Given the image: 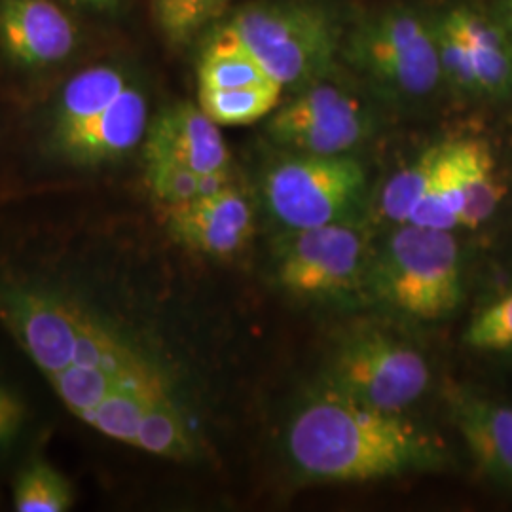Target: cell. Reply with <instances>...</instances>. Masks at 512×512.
Listing matches in <instances>:
<instances>
[{
    "mask_svg": "<svg viewBox=\"0 0 512 512\" xmlns=\"http://www.w3.org/2000/svg\"><path fill=\"white\" fill-rule=\"evenodd\" d=\"M283 86L264 82L230 90H200V107L217 126H247L274 112Z\"/></svg>",
    "mask_w": 512,
    "mask_h": 512,
    "instance_id": "cell-19",
    "label": "cell"
},
{
    "mask_svg": "<svg viewBox=\"0 0 512 512\" xmlns=\"http://www.w3.org/2000/svg\"><path fill=\"white\" fill-rule=\"evenodd\" d=\"M431 384V368L418 349L382 332L353 336L330 366L329 387L368 408L399 414Z\"/></svg>",
    "mask_w": 512,
    "mask_h": 512,
    "instance_id": "cell-7",
    "label": "cell"
},
{
    "mask_svg": "<svg viewBox=\"0 0 512 512\" xmlns=\"http://www.w3.org/2000/svg\"><path fill=\"white\" fill-rule=\"evenodd\" d=\"M228 0H154V19L171 42H186L219 18Z\"/></svg>",
    "mask_w": 512,
    "mask_h": 512,
    "instance_id": "cell-24",
    "label": "cell"
},
{
    "mask_svg": "<svg viewBox=\"0 0 512 512\" xmlns=\"http://www.w3.org/2000/svg\"><path fill=\"white\" fill-rule=\"evenodd\" d=\"M380 298L404 315L437 321L458 310L463 298V258L448 230L401 224L374 268Z\"/></svg>",
    "mask_w": 512,
    "mask_h": 512,
    "instance_id": "cell-3",
    "label": "cell"
},
{
    "mask_svg": "<svg viewBox=\"0 0 512 512\" xmlns=\"http://www.w3.org/2000/svg\"><path fill=\"white\" fill-rule=\"evenodd\" d=\"M148 158L171 160L198 173L230 169V152L219 126L192 103L173 105L154 118L147 129Z\"/></svg>",
    "mask_w": 512,
    "mask_h": 512,
    "instance_id": "cell-12",
    "label": "cell"
},
{
    "mask_svg": "<svg viewBox=\"0 0 512 512\" xmlns=\"http://www.w3.org/2000/svg\"><path fill=\"white\" fill-rule=\"evenodd\" d=\"M128 86L126 74L107 65L76 74L59 97L54 124L55 141L73 135L74 131L92 122L103 110L109 109Z\"/></svg>",
    "mask_w": 512,
    "mask_h": 512,
    "instance_id": "cell-17",
    "label": "cell"
},
{
    "mask_svg": "<svg viewBox=\"0 0 512 512\" xmlns=\"http://www.w3.org/2000/svg\"><path fill=\"white\" fill-rule=\"evenodd\" d=\"M165 217L169 232L203 255H236L255 232L251 203L234 184L192 202L167 205Z\"/></svg>",
    "mask_w": 512,
    "mask_h": 512,
    "instance_id": "cell-10",
    "label": "cell"
},
{
    "mask_svg": "<svg viewBox=\"0 0 512 512\" xmlns=\"http://www.w3.org/2000/svg\"><path fill=\"white\" fill-rule=\"evenodd\" d=\"M147 184L150 192L167 207L215 194L230 186L232 179L230 169L215 173H198L171 160L148 158Z\"/></svg>",
    "mask_w": 512,
    "mask_h": 512,
    "instance_id": "cell-20",
    "label": "cell"
},
{
    "mask_svg": "<svg viewBox=\"0 0 512 512\" xmlns=\"http://www.w3.org/2000/svg\"><path fill=\"white\" fill-rule=\"evenodd\" d=\"M444 19L456 29L467 48L475 80V95H511L512 48L503 27L465 6L452 10Z\"/></svg>",
    "mask_w": 512,
    "mask_h": 512,
    "instance_id": "cell-15",
    "label": "cell"
},
{
    "mask_svg": "<svg viewBox=\"0 0 512 512\" xmlns=\"http://www.w3.org/2000/svg\"><path fill=\"white\" fill-rule=\"evenodd\" d=\"M463 340L476 351H512V289L497 296L476 313L475 319L465 330Z\"/></svg>",
    "mask_w": 512,
    "mask_h": 512,
    "instance_id": "cell-25",
    "label": "cell"
},
{
    "mask_svg": "<svg viewBox=\"0 0 512 512\" xmlns=\"http://www.w3.org/2000/svg\"><path fill=\"white\" fill-rule=\"evenodd\" d=\"M76 44V25L54 0H0V48L16 65H57Z\"/></svg>",
    "mask_w": 512,
    "mask_h": 512,
    "instance_id": "cell-11",
    "label": "cell"
},
{
    "mask_svg": "<svg viewBox=\"0 0 512 512\" xmlns=\"http://www.w3.org/2000/svg\"><path fill=\"white\" fill-rule=\"evenodd\" d=\"M198 82L200 90H230L274 80H270L268 74L262 71L234 31L224 25L203 52Z\"/></svg>",
    "mask_w": 512,
    "mask_h": 512,
    "instance_id": "cell-18",
    "label": "cell"
},
{
    "mask_svg": "<svg viewBox=\"0 0 512 512\" xmlns=\"http://www.w3.org/2000/svg\"><path fill=\"white\" fill-rule=\"evenodd\" d=\"M294 467L313 480L368 482L433 469L444 448L412 421L355 403L327 387L287 431Z\"/></svg>",
    "mask_w": 512,
    "mask_h": 512,
    "instance_id": "cell-2",
    "label": "cell"
},
{
    "mask_svg": "<svg viewBox=\"0 0 512 512\" xmlns=\"http://www.w3.org/2000/svg\"><path fill=\"white\" fill-rule=\"evenodd\" d=\"M365 260V232L355 220L291 230L277 255V279L298 296H334L357 283Z\"/></svg>",
    "mask_w": 512,
    "mask_h": 512,
    "instance_id": "cell-8",
    "label": "cell"
},
{
    "mask_svg": "<svg viewBox=\"0 0 512 512\" xmlns=\"http://www.w3.org/2000/svg\"><path fill=\"white\" fill-rule=\"evenodd\" d=\"M440 147L442 145L425 150L420 158L406 165L385 183L380 196V213L384 219L397 224H406L410 220L431 181L433 169L439 160Z\"/></svg>",
    "mask_w": 512,
    "mask_h": 512,
    "instance_id": "cell-23",
    "label": "cell"
},
{
    "mask_svg": "<svg viewBox=\"0 0 512 512\" xmlns=\"http://www.w3.org/2000/svg\"><path fill=\"white\" fill-rule=\"evenodd\" d=\"M226 25L268 78L283 88L329 71L338 50L334 19L311 2L247 4Z\"/></svg>",
    "mask_w": 512,
    "mask_h": 512,
    "instance_id": "cell-4",
    "label": "cell"
},
{
    "mask_svg": "<svg viewBox=\"0 0 512 512\" xmlns=\"http://www.w3.org/2000/svg\"><path fill=\"white\" fill-rule=\"evenodd\" d=\"M459 215H461V198H459L458 181H456V169L450 158V147L448 143H444L440 147L439 160L433 169L431 181L427 184L420 203L416 205L408 222L423 228L454 232L461 226Z\"/></svg>",
    "mask_w": 512,
    "mask_h": 512,
    "instance_id": "cell-21",
    "label": "cell"
},
{
    "mask_svg": "<svg viewBox=\"0 0 512 512\" xmlns=\"http://www.w3.org/2000/svg\"><path fill=\"white\" fill-rule=\"evenodd\" d=\"M461 198V228L475 230L494 217L505 198V184L497 175L494 154L482 139L448 143Z\"/></svg>",
    "mask_w": 512,
    "mask_h": 512,
    "instance_id": "cell-16",
    "label": "cell"
},
{
    "mask_svg": "<svg viewBox=\"0 0 512 512\" xmlns=\"http://www.w3.org/2000/svg\"><path fill=\"white\" fill-rule=\"evenodd\" d=\"M0 317L59 401L84 423L118 393L137 395L148 404L173 397L156 366L74 300L14 291L2 298Z\"/></svg>",
    "mask_w": 512,
    "mask_h": 512,
    "instance_id": "cell-1",
    "label": "cell"
},
{
    "mask_svg": "<svg viewBox=\"0 0 512 512\" xmlns=\"http://www.w3.org/2000/svg\"><path fill=\"white\" fill-rule=\"evenodd\" d=\"M365 190V167L348 154H300L274 165L264 181L266 205L287 230L355 220Z\"/></svg>",
    "mask_w": 512,
    "mask_h": 512,
    "instance_id": "cell-5",
    "label": "cell"
},
{
    "mask_svg": "<svg viewBox=\"0 0 512 512\" xmlns=\"http://www.w3.org/2000/svg\"><path fill=\"white\" fill-rule=\"evenodd\" d=\"M503 18H505V23H503V31H505V35H507V38H509V44H511L512 48V0H505Z\"/></svg>",
    "mask_w": 512,
    "mask_h": 512,
    "instance_id": "cell-28",
    "label": "cell"
},
{
    "mask_svg": "<svg viewBox=\"0 0 512 512\" xmlns=\"http://www.w3.org/2000/svg\"><path fill=\"white\" fill-rule=\"evenodd\" d=\"M268 131L277 145L302 154H346L366 137L361 103L338 86L317 84L275 112Z\"/></svg>",
    "mask_w": 512,
    "mask_h": 512,
    "instance_id": "cell-9",
    "label": "cell"
},
{
    "mask_svg": "<svg viewBox=\"0 0 512 512\" xmlns=\"http://www.w3.org/2000/svg\"><path fill=\"white\" fill-rule=\"evenodd\" d=\"M27 408L18 395L0 384V448L14 439L25 421Z\"/></svg>",
    "mask_w": 512,
    "mask_h": 512,
    "instance_id": "cell-26",
    "label": "cell"
},
{
    "mask_svg": "<svg viewBox=\"0 0 512 512\" xmlns=\"http://www.w3.org/2000/svg\"><path fill=\"white\" fill-rule=\"evenodd\" d=\"M71 482L48 461L27 463L14 482V507L18 512H65L73 507Z\"/></svg>",
    "mask_w": 512,
    "mask_h": 512,
    "instance_id": "cell-22",
    "label": "cell"
},
{
    "mask_svg": "<svg viewBox=\"0 0 512 512\" xmlns=\"http://www.w3.org/2000/svg\"><path fill=\"white\" fill-rule=\"evenodd\" d=\"M148 107L143 92L129 84L122 95L84 128L57 141L61 152L80 164L118 158L147 135Z\"/></svg>",
    "mask_w": 512,
    "mask_h": 512,
    "instance_id": "cell-14",
    "label": "cell"
},
{
    "mask_svg": "<svg viewBox=\"0 0 512 512\" xmlns=\"http://www.w3.org/2000/svg\"><path fill=\"white\" fill-rule=\"evenodd\" d=\"M349 57L387 92L425 97L442 78L435 27L412 10L366 19L349 40Z\"/></svg>",
    "mask_w": 512,
    "mask_h": 512,
    "instance_id": "cell-6",
    "label": "cell"
},
{
    "mask_svg": "<svg viewBox=\"0 0 512 512\" xmlns=\"http://www.w3.org/2000/svg\"><path fill=\"white\" fill-rule=\"evenodd\" d=\"M450 412L480 473L512 490V406L456 389Z\"/></svg>",
    "mask_w": 512,
    "mask_h": 512,
    "instance_id": "cell-13",
    "label": "cell"
},
{
    "mask_svg": "<svg viewBox=\"0 0 512 512\" xmlns=\"http://www.w3.org/2000/svg\"><path fill=\"white\" fill-rule=\"evenodd\" d=\"M84 6H92L95 10H114L118 6V0H74Z\"/></svg>",
    "mask_w": 512,
    "mask_h": 512,
    "instance_id": "cell-27",
    "label": "cell"
}]
</instances>
